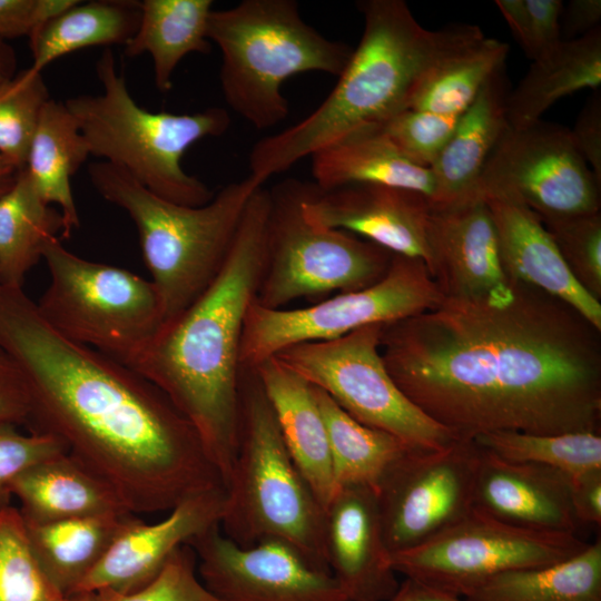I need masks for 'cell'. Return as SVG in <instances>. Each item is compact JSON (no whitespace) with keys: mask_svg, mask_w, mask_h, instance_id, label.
Returning <instances> with one entry per match:
<instances>
[{"mask_svg":"<svg viewBox=\"0 0 601 601\" xmlns=\"http://www.w3.org/2000/svg\"><path fill=\"white\" fill-rule=\"evenodd\" d=\"M426 268L443 297L476 298L504 289L495 227L483 197L432 204Z\"/></svg>","mask_w":601,"mask_h":601,"instance_id":"cell-18","label":"cell"},{"mask_svg":"<svg viewBox=\"0 0 601 601\" xmlns=\"http://www.w3.org/2000/svg\"><path fill=\"white\" fill-rule=\"evenodd\" d=\"M187 544L200 580L220 601H348L332 573L314 568L283 540L244 548L217 524Z\"/></svg>","mask_w":601,"mask_h":601,"instance_id":"cell-16","label":"cell"},{"mask_svg":"<svg viewBox=\"0 0 601 601\" xmlns=\"http://www.w3.org/2000/svg\"><path fill=\"white\" fill-rule=\"evenodd\" d=\"M140 1H78L39 27L30 37V67L41 71L52 61L92 46L126 45L138 29Z\"/></svg>","mask_w":601,"mask_h":601,"instance_id":"cell-31","label":"cell"},{"mask_svg":"<svg viewBox=\"0 0 601 601\" xmlns=\"http://www.w3.org/2000/svg\"><path fill=\"white\" fill-rule=\"evenodd\" d=\"M309 183L285 179L269 189L266 254L255 303L269 309L378 282L393 254L348 231L311 225L302 203Z\"/></svg>","mask_w":601,"mask_h":601,"instance_id":"cell-10","label":"cell"},{"mask_svg":"<svg viewBox=\"0 0 601 601\" xmlns=\"http://www.w3.org/2000/svg\"><path fill=\"white\" fill-rule=\"evenodd\" d=\"M30 412L24 377L14 361L0 348V423L27 426Z\"/></svg>","mask_w":601,"mask_h":601,"instance_id":"cell-45","label":"cell"},{"mask_svg":"<svg viewBox=\"0 0 601 601\" xmlns=\"http://www.w3.org/2000/svg\"><path fill=\"white\" fill-rule=\"evenodd\" d=\"M67 452L53 435L22 434L14 424L0 423V513L11 506L12 484L22 473Z\"/></svg>","mask_w":601,"mask_h":601,"instance_id":"cell-43","label":"cell"},{"mask_svg":"<svg viewBox=\"0 0 601 601\" xmlns=\"http://www.w3.org/2000/svg\"><path fill=\"white\" fill-rule=\"evenodd\" d=\"M37 563L17 508L0 513V601H63Z\"/></svg>","mask_w":601,"mask_h":601,"instance_id":"cell-38","label":"cell"},{"mask_svg":"<svg viewBox=\"0 0 601 601\" xmlns=\"http://www.w3.org/2000/svg\"><path fill=\"white\" fill-rule=\"evenodd\" d=\"M510 90L504 65L459 117L449 140L430 168L435 185L433 204L451 205L481 197L477 194L481 171L509 127L506 98Z\"/></svg>","mask_w":601,"mask_h":601,"instance_id":"cell-23","label":"cell"},{"mask_svg":"<svg viewBox=\"0 0 601 601\" xmlns=\"http://www.w3.org/2000/svg\"><path fill=\"white\" fill-rule=\"evenodd\" d=\"M542 223L571 275L601 302V211Z\"/></svg>","mask_w":601,"mask_h":601,"instance_id":"cell-39","label":"cell"},{"mask_svg":"<svg viewBox=\"0 0 601 601\" xmlns=\"http://www.w3.org/2000/svg\"><path fill=\"white\" fill-rule=\"evenodd\" d=\"M97 592L102 601H220L200 580L196 554L188 544L179 546L145 587L130 593L108 589Z\"/></svg>","mask_w":601,"mask_h":601,"instance_id":"cell-42","label":"cell"},{"mask_svg":"<svg viewBox=\"0 0 601 601\" xmlns=\"http://www.w3.org/2000/svg\"><path fill=\"white\" fill-rule=\"evenodd\" d=\"M382 324L341 338L289 346L275 356L328 394L357 422L418 450H439L459 439L423 413L398 388L380 352Z\"/></svg>","mask_w":601,"mask_h":601,"instance_id":"cell-12","label":"cell"},{"mask_svg":"<svg viewBox=\"0 0 601 601\" xmlns=\"http://www.w3.org/2000/svg\"><path fill=\"white\" fill-rule=\"evenodd\" d=\"M442 298L422 259L393 254L386 274L363 289L293 309H269L254 300L242 336V368H254L293 345L334 341L368 325L420 314Z\"/></svg>","mask_w":601,"mask_h":601,"instance_id":"cell-11","label":"cell"},{"mask_svg":"<svg viewBox=\"0 0 601 601\" xmlns=\"http://www.w3.org/2000/svg\"><path fill=\"white\" fill-rule=\"evenodd\" d=\"M312 387L327 433L335 491L354 485L375 489L392 462L413 447L390 433L363 425L324 391Z\"/></svg>","mask_w":601,"mask_h":601,"instance_id":"cell-34","label":"cell"},{"mask_svg":"<svg viewBox=\"0 0 601 601\" xmlns=\"http://www.w3.org/2000/svg\"><path fill=\"white\" fill-rule=\"evenodd\" d=\"M480 446L456 439L439 450L408 449L374 491L390 554L420 546L474 510Z\"/></svg>","mask_w":601,"mask_h":601,"instance_id":"cell-14","label":"cell"},{"mask_svg":"<svg viewBox=\"0 0 601 601\" xmlns=\"http://www.w3.org/2000/svg\"><path fill=\"white\" fill-rule=\"evenodd\" d=\"M63 231L60 210L47 204L26 168L0 197V284L23 288L28 272L42 259L47 243Z\"/></svg>","mask_w":601,"mask_h":601,"instance_id":"cell-32","label":"cell"},{"mask_svg":"<svg viewBox=\"0 0 601 601\" xmlns=\"http://www.w3.org/2000/svg\"><path fill=\"white\" fill-rule=\"evenodd\" d=\"M19 171V169L0 155V197L13 186Z\"/></svg>","mask_w":601,"mask_h":601,"instance_id":"cell-51","label":"cell"},{"mask_svg":"<svg viewBox=\"0 0 601 601\" xmlns=\"http://www.w3.org/2000/svg\"><path fill=\"white\" fill-rule=\"evenodd\" d=\"M465 601H601V541L564 561L505 572L485 581Z\"/></svg>","mask_w":601,"mask_h":601,"instance_id":"cell-33","label":"cell"},{"mask_svg":"<svg viewBox=\"0 0 601 601\" xmlns=\"http://www.w3.org/2000/svg\"><path fill=\"white\" fill-rule=\"evenodd\" d=\"M12 496L28 523L131 513L109 484L68 452L22 473L12 484Z\"/></svg>","mask_w":601,"mask_h":601,"instance_id":"cell-25","label":"cell"},{"mask_svg":"<svg viewBox=\"0 0 601 601\" xmlns=\"http://www.w3.org/2000/svg\"><path fill=\"white\" fill-rule=\"evenodd\" d=\"M573 142L601 185V92H594L580 111L573 129Z\"/></svg>","mask_w":601,"mask_h":601,"instance_id":"cell-46","label":"cell"},{"mask_svg":"<svg viewBox=\"0 0 601 601\" xmlns=\"http://www.w3.org/2000/svg\"><path fill=\"white\" fill-rule=\"evenodd\" d=\"M571 505L579 524H601V470L571 477Z\"/></svg>","mask_w":601,"mask_h":601,"instance_id":"cell-47","label":"cell"},{"mask_svg":"<svg viewBox=\"0 0 601 601\" xmlns=\"http://www.w3.org/2000/svg\"><path fill=\"white\" fill-rule=\"evenodd\" d=\"M96 73L100 95H79L65 101L90 155L124 169L168 201L196 207L211 200L214 193L183 169L181 158L198 140L229 129L228 110L211 107L173 114L144 109L130 95L110 49L98 59Z\"/></svg>","mask_w":601,"mask_h":601,"instance_id":"cell-8","label":"cell"},{"mask_svg":"<svg viewBox=\"0 0 601 601\" xmlns=\"http://www.w3.org/2000/svg\"><path fill=\"white\" fill-rule=\"evenodd\" d=\"M42 259L50 282L37 307L66 338L129 365L164 326L151 280L121 267L92 262L47 243Z\"/></svg>","mask_w":601,"mask_h":601,"instance_id":"cell-9","label":"cell"},{"mask_svg":"<svg viewBox=\"0 0 601 601\" xmlns=\"http://www.w3.org/2000/svg\"><path fill=\"white\" fill-rule=\"evenodd\" d=\"M513 37L532 61L551 52L561 41V0H496Z\"/></svg>","mask_w":601,"mask_h":601,"instance_id":"cell-41","label":"cell"},{"mask_svg":"<svg viewBox=\"0 0 601 601\" xmlns=\"http://www.w3.org/2000/svg\"><path fill=\"white\" fill-rule=\"evenodd\" d=\"M207 38L221 52L219 80L227 105L257 130L288 116L282 92L288 78L309 71L338 77L354 50L306 23L294 0H244L213 10Z\"/></svg>","mask_w":601,"mask_h":601,"instance_id":"cell-7","label":"cell"},{"mask_svg":"<svg viewBox=\"0 0 601 601\" xmlns=\"http://www.w3.org/2000/svg\"><path fill=\"white\" fill-rule=\"evenodd\" d=\"M269 207L260 186L216 279L128 365L193 424L225 487L238 443L242 336L264 267Z\"/></svg>","mask_w":601,"mask_h":601,"instance_id":"cell-3","label":"cell"},{"mask_svg":"<svg viewBox=\"0 0 601 601\" xmlns=\"http://www.w3.org/2000/svg\"><path fill=\"white\" fill-rule=\"evenodd\" d=\"M311 158L314 184L322 190L367 184L414 190L432 201L435 197L431 169L406 159L373 129L347 137Z\"/></svg>","mask_w":601,"mask_h":601,"instance_id":"cell-28","label":"cell"},{"mask_svg":"<svg viewBox=\"0 0 601 601\" xmlns=\"http://www.w3.org/2000/svg\"><path fill=\"white\" fill-rule=\"evenodd\" d=\"M459 117L404 109L370 129L385 137L413 164L431 168L454 130Z\"/></svg>","mask_w":601,"mask_h":601,"instance_id":"cell-40","label":"cell"},{"mask_svg":"<svg viewBox=\"0 0 601 601\" xmlns=\"http://www.w3.org/2000/svg\"><path fill=\"white\" fill-rule=\"evenodd\" d=\"M0 348L30 395V433L59 439L134 513L225 487L193 424L127 365L55 331L23 288L0 284Z\"/></svg>","mask_w":601,"mask_h":601,"instance_id":"cell-2","label":"cell"},{"mask_svg":"<svg viewBox=\"0 0 601 601\" xmlns=\"http://www.w3.org/2000/svg\"><path fill=\"white\" fill-rule=\"evenodd\" d=\"M89 156L87 141L65 102L50 99L41 110L24 168L41 198L59 207L62 237L80 225L70 179Z\"/></svg>","mask_w":601,"mask_h":601,"instance_id":"cell-29","label":"cell"},{"mask_svg":"<svg viewBox=\"0 0 601 601\" xmlns=\"http://www.w3.org/2000/svg\"><path fill=\"white\" fill-rule=\"evenodd\" d=\"M356 6L364 30L336 86L306 118L254 145L249 175L266 183L300 159L407 109L435 66L484 37L472 24L425 29L403 0H364Z\"/></svg>","mask_w":601,"mask_h":601,"instance_id":"cell-4","label":"cell"},{"mask_svg":"<svg viewBox=\"0 0 601 601\" xmlns=\"http://www.w3.org/2000/svg\"><path fill=\"white\" fill-rule=\"evenodd\" d=\"M50 99L42 72L32 67L0 83V155L19 170L26 167L41 110Z\"/></svg>","mask_w":601,"mask_h":601,"instance_id":"cell-37","label":"cell"},{"mask_svg":"<svg viewBox=\"0 0 601 601\" xmlns=\"http://www.w3.org/2000/svg\"><path fill=\"white\" fill-rule=\"evenodd\" d=\"M601 85V27L588 35L562 40L534 60L506 98L509 127L521 129L539 120L559 99Z\"/></svg>","mask_w":601,"mask_h":601,"instance_id":"cell-26","label":"cell"},{"mask_svg":"<svg viewBox=\"0 0 601 601\" xmlns=\"http://www.w3.org/2000/svg\"><path fill=\"white\" fill-rule=\"evenodd\" d=\"M388 601H465L439 590L432 589L415 580L405 578L395 594Z\"/></svg>","mask_w":601,"mask_h":601,"instance_id":"cell-49","label":"cell"},{"mask_svg":"<svg viewBox=\"0 0 601 601\" xmlns=\"http://www.w3.org/2000/svg\"><path fill=\"white\" fill-rule=\"evenodd\" d=\"M135 519V514L126 512L23 523L37 563L52 584L67 595L78 589Z\"/></svg>","mask_w":601,"mask_h":601,"instance_id":"cell-27","label":"cell"},{"mask_svg":"<svg viewBox=\"0 0 601 601\" xmlns=\"http://www.w3.org/2000/svg\"><path fill=\"white\" fill-rule=\"evenodd\" d=\"M211 0L140 1L138 29L125 45L129 58L149 53L157 89L168 92L178 63L189 53H209Z\"/></svg>","mask_w":601,"mask_h":601,"instance_id":"cell-30","label":"cell"},{"mask_svg":"<svg viewBox=\"0 0 601 601\" xmlns=\"http://www.w3.org/2000/svg\"><path fill=\"white\" fill-rule=\"evenodd\" d=\"M17 73V55L14 49L0 39V83L9 80Z\"/></svg>","mask_w":601,"mask_h":601,"instance_id":"cell-50","label":"cell"},{"mask_svg":"<svg viewBox=\"0 0 601 601\" xmlns=\"http://www.w3.org/2000/svg\"><path fill=\"white\" fill-rule=\"evenodd\" d=\"M474 441L504 460L544 465L570 477L601 470V435L597 432L535 434L499 431L479 435Z\"/></svg>","mask_w":601,"mask_h":601,"instance_id":"cell-36","label":"cell"},{"mask_svg":"<svg viewBox=\"0 0 601 601\" xmlns=\"http://www.w3.org/2000/svg\"><path fill=\"white\" fill-rule=\"evenodd\" d=\"M380 352L398 388L459 439L601 428V329L532 285L443 297L382 325Z\"/></svg>","mask_w":601,"mask_h":601,"instance_id":"cell-1","label":"cell"},{"mask_svg":"<svg viewBox=\"0 0 601 601\" xmlns=\"http://www.w3.org/2000/svg\"><path fill=\"white\" fill-rule=\"evenodd\" d=\"M588 545L573 533L523 529L473 510L431 541L390 554V563L405 578L461 598L499 574L551 565Z\"/></svg>","mask_w":601,"mask_h":601,"instance_id":"cell-13","label":"cell"},{"mask_svg":"<svg viewBox=\"0 0 601 601\" xmlns=\"http://www.w3.org/2000/svg\"><path fill=\"white\" fill-rule=\"evenodd\" d=\"M600 0H571L563 4L561 13L562 40L583 37L600 27Z\"/></svg>","mask_w":601,"mask_h":601,"instance_id":"cell-48","label":"cell"},{"mask_svg":"<svg viewBox=\"0 0 601 601\" xmlns=\"http://www.w3.org/2000/svg\"><path fill=\"white\" fill-rule=\"evenodd\" d=\"M509 45L485 36L435 66L421 81L407 109L461 116L504 65Z\"/></svg>","mask_w":601,"mask_h":601,"instance_id":"cell-35","label":"cell"},{"mask_svg":"<svg viewBox=\"0 0 601 601\" xmlns=\"http://www.w3.org/2000/svg\"><path fill=\"white\" fill-rule=\"evenodd\" d=\"M298 471L325 510L335 492L328 439L312 384L276 356L255 366Z\"/></svg>","mask_w":601,"mask_h":601,"instance_id":"cell-24","label":"cell"},{"mask_svg":"<svg viewBox=\"0 0 601 601\" xmlns=\"http://www.w3.org/2000/svg\"><path fill=\"white\" fill-rule=\"evenodd\" d=\"M495 227L502 267L508 279L555 296L601 329V302L571 275L541 218L513 195L484 197Z\"/></svg>","mask_w":601,"mask_h":601,"instance_id":"cell-22","label":"cell"},{"mask_svg":"<svg viewBox=\"0 0 601 601\" xmlns=\"http://www.w3.org/2000/svg\"><path fill=\"white\" fill-rule=\"evenodd\" d=\"M600 191L570 129L543 120L521 129L508 127L477 183L481 197L516 196L541 220L599 213Z\"/></svg>","mask_w":601,"mask_h":601,"instance_id":"cell-15","label":"cell"},{"mask_svg":"<svg viewBox=\"0 0 601 601\" xmlns=\"http://www.w3.org/2000/svg\"><path fill=\"white\" fill-rule=\"evenodd\" d=\"M78 0H0V39L28 38Z\"/></svg>","mask_w":601,"mask_h":601,"instance_id":"cell-44","label":"cell"},{"mask_svg":"<svg viewBox=\"0 0 601 601\" xmlns=\"http://www.w3.org/2000/svg\"><path fill=\"white\" fill-rule=\"evenodd\" d=\"M63 601H102L97 591H76L65 595Z\"/></svg>","mask_w":601,"mask_h":601,"instance_id":"cell-52","label":"cell"},{"mask_svg":"<svg viewBox=\"0 0 601 601\" xmlns=\"http://www.w3.org/2000/svg\"><path fill=\"white\" fill-rule=\"evenodd\" d=\"M329 571L348 601H388L400 582L390 563L374 489H336L325 508Z\"/></svg>","mask_w":601,"mask_h":601,"instance_id":"cell-20","label":"cell"},{"mask_svg":"<svg viewBox=\"0 0 601 601\" xmlns=\"http://www.w3.org/2000/svg\"><path fill=\"white\" fill-rule=\"evenodd\" d=\"M474 510L501 522L536 531L577 534L571 477L534 463L504 460L480 446Z\"/></svg>","mask_w":601,"mask_h":601,"instance_id":"cell-21","label":"cell"},{"mask_svg":"<svg viewBox=\"0 0 601 601\" xmlns=\"http://www.w3.org/2000/svg\"><path fill=\"white\" fill-rule=\"evenodd\" d=\"M219 528L244 548L266 539L283 540L314 568L331 573L325 511L295 465L252 368H242L238 443Z\"/></svg>","mask_w":601,"mask_h":601,"instance_id":"cell-6","label":"cell"},{"mask_svg":"<svg viewBox=\"0 0 601 601\" xmlns=\"http://www.w3.org/2000/svg\"><path fill=\"white\" fill-rule=\"evenodd\" d=\"M225 502L226 487H220L183 501L159 522L136 518L76 591L130 593L145 587L179 546L220 523Z\"/></svg>","mask_w":601,"mask_h":601,"instance_id":"cell-19","label":"cell"},{"mask_svg":"<svg viewBox=\"0 0 601 601\" xmlns=\"http://www.w3.org/2000/svg\"><path fill=\"white\" fill-rule=\"evenodd\" d=\"M432 204L428 197L410 189L358 184L322 190L309 183L302 213L313 226L348 231L426 265Z\"/></svg>","mask_w":601,"mask_h":601,"instance_id":"cell-17","label":"cell"},{"mask_svg":"<svg viewBox=\"0 0 601 601\" xmlns=\"http://www.w3.org/2000/svg\"><path fill=\"white\" fill-rule=\"evenodd\" d=\"M88 175L96 191L134 221L160 298L164 326L216 279L252 195L265 185L249 175L226 185L207 204L193 207L156 196L107 161L90 164Z\"/></svg>","mask_w":601,"mask_h":601,"instance_id":"cell-5","label":"cell"}]
</instances>
